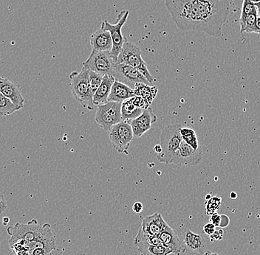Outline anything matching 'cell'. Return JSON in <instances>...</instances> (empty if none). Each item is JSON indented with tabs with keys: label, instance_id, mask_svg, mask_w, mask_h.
<instances>
[{
	"label": "cell",
	"instance_id": "cell-16",
	"mask_svg": "<svg viewBox=\"0 0 260 255\" xmlns=\"http://www.w3.org/2000/svg\"><path fill=\"white\" fill-rule=\"evenodd\" d=\"M90 45L92 50L97 51H111L113 48L111 35L108 30H105L103 26L91 35Z\"/></svg>",
	"mask_w": 260,
	"mask_h": 255
},
{
	"label": "cell",
	"instance_id": "cell-38",
	"mask_svg": "<svg viewBox=\"0 0 260 255\" xmlns=\"http://www.w3.org/2000/svg\"><path fill=\"white\" fill-rule=\"evenodd\" d=\"M154 152H157V154H159V153L161 152V148H160V144H158L154 146Z\"/></svg>",
	"mask_w": 260,
	"mask_h": 255
},
{
	"label": "cell",
	"instance_id": "cell-4",
	"mask_svg": "<svg viewBox=\"0 0 260 255\" xmlns=\"http://www.w3.org/2000/svg\"><path fill=\"white\" fill-rule=\"evenodd\" d=\"M69 78L71 92L76 101L84 108L93 110V95L89 87V70L82 67L80 72H71Z\"/></svg>",
	"mask_w": 260,
	"mask_h": 255
},
{
	"label": "cell",
	"instance_id": "cell-28",
	"mask_svg": "<svg viewBox=\"0 0 260 255\" xmlns=\"http://www.w3.org/2000/svg\"><path fill=\"white\" fill-rule=\"evenodd\" d=\"M133 103L138 107V108H142L143 110H145L146 108H149L150 104L148 103L146 100L143 99L142 97H138V96H135V97H132Z\"/></svg>",
	"mask_w": 260,
	"mask_h": 255
},
{
	"label": "cell",
	"instance_id": "cell-32",
	"mask_svg": "<svg viewBox=\"0 0 260 255\" xmlns=\"http://www.w3.org/2000/svg\"><path fill=\"white\" fill-rule=\"evenodd\" d=\"M50 253L43 248H36L30 251V255H49Z\"/></svg>",
	"mask_w": 260,
	"mask_h": 255
},
{
	"label": "cell",
	"instance_id": "cell-29",
	"mask_svg": "<svg viewBox=\"0 0 260 255\" xmlns=\"http://www.w3.org/2000/svg\"><path fill=\"white\" fill-rule=\"evenodd\" d=\"M210 240L211 242L219 241L223 238V230L219 229L218 230H215L212 235H210Z\"/></svg>",
	"mask_w": 260,
	"mask_h": 255
},
{
	"label": "cell",
	"instance_id": "cell-42",
	"mask_svg": "<svg viewBox=\"0 0 260 255\" xmlns=\"http://www.w3.org/2000/svg\"><path fill=\"white\" fill-rule=\"evenodd\" d=\"M203 255H220L219 254H217V253H213L210 252V251H206V252H205L204 254Z\"/></svg>",
	"mask_w": 260,
	"mask_h": 255
},
{
	"label": "cell",
	"instance_id": "cell-19",
	"mask_svg": "<svg viewBox=\"0 0 260 255\" xmlns=\"http://www.w3.org/2000/svg\"><path fill=\"white\" fill-rule=\"evenodd\" d=\"M114 81H115V78L113 76H107V75L104 76L102 84L93 95L94 105H102L108 102V97Z\"/></svg>",
	"mask_w": 260,
	"mask_h": 255
},
{
	"label": "cell",
	"instance_id": "cell-20",
	"mask_svg": "<svg viewBox=\"0 0 260 255\" xmlns=\"http://www.w3.org/2000/svg\"><path fill=\"white\" fill-rule=\"evenodd\" d=\"M134 246L141 255H170V249L164 246H155L149 244L144 240L135 238Z\"/></svg>",
	"mask_w": 260,
	"mask_h": 255
},
{
	"label": "cell",
	"instance_id": "cell-27",
	"mask_svg": "<svg viewBox=\"0 0 260 255\" xmlns=\"http://www.w3.org/2000/svg\"><path fill=\"white\" fill-rule=\"evenodd\" d=\"M254 11H256V8L254 3H252L251 0H243L240 22H243L247 16L251 14V13L254 12Z\"/></svg>",
	"mask_w": 260,
	"mask_h": 255
},
{
	"label": "cell",
	"instance_id": "cell-22",
	"mask_svg": "<svg viewBox=\"0 0 260 255\" xmlns=\"http://www.w3.org/2000/svg\"><path fill=\"white\" fill-rule=\"evenodd\" d=\"M134 92L136 96L142 97L151 104L157 95V89L154 86L150 87V85L145 84H138L134 89Z\"/></svg>",
	"mask_w": 260,
	"mask_h": 255
},
{
	"label": "cell",
	"instance_id": "cell-11",
	"mask_svg": "<svg viewBox=\"0 0 260 255\" xmlns=\"http://www.w3.org/2000/svg\"><path fill=\"white\" fill-rule=\"evenodd\" d=\"M202 159L203 149L201 146L196 150L189 144L186 143L184 141H182L171 164L185 166H195L201 162Z\"/></svg>",
	"mask_w": 260,
	"mask_h": 255
},
{
	"label": "cell",
	"instance_id": "cell-37",
	"mask_svg": "<svg viewBox=\"0 0 260 255\" xmlns=\"http://www.w3.org/2000/svg\"><path fill=\"white\" fill-rule=\"evenodd\" d=\"M255 33L260 34V16H258L257 21L256 24V31Z\"/></svg>",
	"mask_w": 260,
	"mask_h": 255
},
{
	"label": "cell",
	"instance_id": "cell-5",
	"mask_svg": "<svg viewBox=\"0 0 260 255\" xmlns=\"http://www.w3.org/2000/svg\"><path fill=\"white\" fill-rule=\"evenodd\" d=\"M117 64L129 65L139 71L144 75L148 82L152 85L155 79L149 71L148 70L147 65L142 58V52L141 49L134 44L130 43L126 41L117 60Z\"/></svg>",
	"mask_w": 260,
	"mask_h": 255
},
{
	"label": "cell",
	"instance_id": "cell-6",
	"mask_svg": "<svg viewBox=\"0 0 260 255\" xmlns=\"http://www.w3.org/2000/svg\"><path fill=\"white\" fill-rule=\"evenodd\" d=\"M129 15V11L125 10V11H121L118 14L116 19V23L110 24L107 20L104 21L102 23V26H103L104 28L108 30L111 35L113 48L110 51V55L115 64L117 63V60L121 53L122 48H123L125 42H126V37H123L122 34V27L126 24Z\"/></svg>",
	"mask_w": 260,
	"mask_h": 255
},
{
	"label": "cell",
	"instance_id": "cell-14",
	"mask_svg": "<svg viewBox=\"0 0 260 255\" xmlns=\"http://www.w3.org/2000/svg\"><path fill=\"white\" fill-rule=\"evenodd\" d=\"M159 237L164 246L170 249L172 254L180 255L186 252V247L184 243L180 239L176 232L171 228L170 226L160 232Z\"/></svg>",
	"mask_w": 260,
	"mask_h": 255
},
{
	"label": "cell",
	"instance_id": "cell-1",
	"mask_svg": "<svg viewBox=\"0 0 260 255\" xmlns=\"http://www.w3.org/2000/svg\"><path fill=\"white\" fill-rule=\"evenodd\" d=\"M165 6L180 30L213 37L222 35L230 13L229 0H165Z\"/></svg>",
	"mask_w": 260,
	"mask_h": 255
},
{
	"label": "cell",
	"instance_id": "cell-23",
	"mask_svg": "<svg viewBox=\"0 0 260 255\" xmlns=\"http://www.w3.org/2000/svg\"><path fill=\"white\" fill-rule=\"evenodd\" d=\"M180 134H181L183 141L189 144L193 149L197 150L201 147L199 142H198L196 132L194 130L190 128H180Z\"/></svg>",
	"mask_w": 260,
	"mask_h": 255
},
{
	"label": "cell",
	"instance_id": "cell-13",
	"mask_svg": "<svg viewBox=\"0 0 260 255\" xmlns=\"http://www.w3.org/2000/svg\"><path fill=\"white\" fill-rule=\"evenodd\" d=\"M0 93L6 96L19 110L24 108V99L18 83L0 76Z\"/></svg>",
	"mask_w": 260,
	"mask_h": 255
},
{
	"label": "cell",
	"instance_id": "cell-40",
	"mask_svg": "<svg viewBox=\"0 0 260 255\" xmlns=\"http://www.w3.org/2000/svg\"><path fill=\"white\" fill-rule=\"evenodd\" d=\"M230 197L232 199H236L237 197V193H235V192H232L230 194Z\"/></svg>",
	"mask_w": 260,
	"mask_h": 255
},
{
	"label": "cell",
	"instance_id": "cell-35",
	"mask_svg": "<svg viewBox=\"0 0 260 255\" xmlns=\"http://www.w3.org/2000/svg\"><path fill=\"white\" fill-rule=\"evenodd\" d=\"M14 254L16 255H30V251H28L27 248L23 247L21 248L20 250L15 251Z\"/></svg>",
	"mask_w": 260,
	"mask_h": 255
},
{
	"label": "cell",
	"instance_id": "cell-34",
	"mask_svg": "<svg viewBox=\"0 0 260 255\" xmlns=\"http://www.w3.org/2000/svg\"><path fill=\"white\" fill-rule=\"evenodd\" d=\"M144 209L143 204L141 202H136L133 206V209L136 213H141Z\"/></svg>",
	"mask_w": 260,
	"mask_h": 255
},
{
	"label": "cell",
	"instance_id": "cell-18",
	"mask_svg": "<svg viewBox=\"0 0 260 255\" xmlns=\"http://www.w3.org/2000/svg\"><path fill=\"white\" fill-rule=\"evenodd\" d=\"M135 96L136 94L133 89L119 81L115 80L108 97V102L113 101L122 103V102L132 98Z\"/></svg>",
	"mask_w": 260,
	"mask_h": 255
},
{
	"label": "cell",
	"instance_id": "cell-24",
	"mask_svg": "<svg viewBox=\"0 0 260 255\" xmlns=\"http://www.w3.org/2000/svg\"><path fill=\"white\" fill-rule=\"evenodd\" d=\"M19 110L9 99L0 93V117L9 116Z\"/></svg>",
	"mask_w": 260,
	"mask_h": 255
},
{
	"label": "cell",
	"instance_id": "cell-26",
	"mask_svg": "<svg viewBox=\"0 0 260 255\" xmlns=\"http://www.w3.org/2000/svg\"><path fill=\"white\" fill-rule=\"evenodd\" d=\"M104 75L99 74V73L89 71V87L92 91V95L96 92L98 88L102 84V80L104 79Z\"/></svg>",
	"mask_w": 260,
	"mask_h": 255
},
{
	"label": "cell",
	"instance_id": "cell-36",
	"mask_svg": "<svg viewBox=\"0 0 260 255\" xmlns=\"http://www.w3.org/2000/svg\"><path fill=\"white\" fill-rule=\"evenodd\" d=\"M229 217H228L227 215H222V222H221L220 227H227L229 224Z\"/></svg>",
	"mask_w": 260,
	"mask_h": 255
},
{
	"label": "cell",
	"instance_id": "cell-15",
	"mask_svg": "<svg viewBox=\"0 0 260 255\" xmlns=\"http://www.w3.org/2000/svg\"><path fill=\"white\" fill-rule=\"evenodd\" d=\"M168 227V224L164 220L161 214L156 212L152 215L146 216L143 219L141 230L146 235L156 236L160 235V232Z\"/></svg>",
	"mask_w": 260,
	"mask_h": 255
},
{
	"label": "cell",
	"instance_id": "cell-21",
	"mask_svg": "<svg viewBox=\"0 0 260 255\" xmlns=\"http://www.w3.org/2000/svg\"><path fill=\"white\" fill-rule=\"evenodd\" d=\"M144 110L138 108L133 103L132 98L127 99L122 102L121 103V116L123 121L129 123L131 120L136 119L143 113Z\"/></svg>",
	"mask_w": 260,
	"mask_h": 255
},
{
	"label": "cell",
	"instance_id": "cell-7",
	"mask_svg": "<svg viewBox=\"0 0 260 255\" xmlns=\"http://www.w3.org/2000/svg\"><path fill=\"white\" fill-rule=\"evenodd\" d=\"M95 122L102 129L110 131L112 127L122 121L121 103L110 101L98 105Z\"/></svg>",
	"mask_w": 260,
	"mask_h": 255
},
{
	"label": "cell",
	"instance_id": "cell-41",
	"mask_svg": "<svg viewBox=\"0 0 260 255\" xmlns=\"http://www.w3.org/2000/svg\"><path fill=\"white\" fill-rule=\"evenodd\" d=\"M9 221V218H8V217H4V218H3V224H4V225L8 224Z\"/></svg>",
	"mask_w": 260,
	"mask_h": 255
},
{
	"label": "cell",
	"instance_id": "cell-12",
	"mask_svg": "<svg viewBox=\"0 0 260 255\" xmlns=\"http://www.w3.org/2000/svg\"><path fill=\"white\" fill-rule=\"evenodd\" d=\"M156 121L157 116L154 115L152 108L150 107L146 108L139 117L129 122L134 137H141L144 135Z\"/></svg>",
	"mask_w": 260,
	"mask_h": 255
},
{
	"label": "cell",
	"instance_id": "cell-9",
	"mask_svg": "<svg viewBox=\"0 0 260 255\" xmlns=\"http://www.w3.org/2000/svg\"><path fill=\"white\" fill-rule=\"evenodd\" d=\"M109 132V137L114 149L118 152L127 154L130 144L134 139L129 123L122 120L121 123L113 126Z\"/></svg>",
	"mask_w": 260,
	"mask_h": 255
},
{
	"label": "cell",
	"instance_id": "cell-43",
	"mask_svg": "<svg viewBox=\"0 0 260 255\" xmlns=\"http://www.w3.org/2000/svg\"><path fill=\"white\" fill-rule=\"evenodd\" d=\"M211 198V195H206V199L207 200H209V199H210Z\"/></svg>",
	"mask_w": 260,
	"mask_h": 255
},
{
	"label": "cell",
	"instance_id": "cell-8",
	"mask_svg": "<svg viewBox=\"0 0 260 255\" xmlns=\"http://www.w3.org/2000/svg\"><path fill=\"white\" fill-rule=\"evenodd\" d=\"M83 68L99 74L113 76L115 63L109 51H97L92 50L90 55L83 62Z\"/></svg>",
	"mask_w": 260,
	"mask_h": 255
},
{
	"label": "cell",
	"instance_id": "cell-44",
	"mask_svg": "<svg viewBox=\"0 0 260 255\" xmlns=\"http://www.w3.org/2000/svg\"><path fill=\"white\" fill-rule=\"evenodd\" d=\"M251 1L252 2V3H259L260 0H251Z\"/></svg>",
	"mask_w": 260,
	"mask_h": 255
},
{
	"label": "cell",
	"instance_id": "cell-2",
	"mask_svg": "<svg viewBox=\"0 0 260 255\" xmlns=\"http://www.w3.org/2000/svg\"><path fill=\"white\" fill-rule=\"evenodd\" d=\"M51 230L49 224H41L36 219L29 222L27 224L17 223L15 225L10 226L7 232L11 238L9 245L19 243L25 246L27 243L34 240L40 239L47 232Z\"/></svg>",
	"mask_w": 260,
	"mask_h": 255
},
{
	"label": "cell",
	"instance_id": "cell-33",
	"mask_svg": "<svg viewBox=\"0 0 260 255\" xmlns=\"http://www.w3.org/2000/svg\"><path fill=\"white\" fill-rule=\"evenodd\" d=\"M7 209V204L6 200L2 195H0V214H3Z\"/></svg>",
	"mask_w": 260,
	"mask_h": 255
},
{
	"label": "cell",
	"instance_id": "cell-3",
	"mask_svg": "<svg viewBox=\"0 0 260 255\" xmlns=\"http://www.w3.org/2000/svg\"><path fill=\"white\" fill-rule=\"evenodd\" d=\"M180 125H169L162 129L160 136L161 152L157 154V160L160 163L171 164L181 143Z\"/></svg>",
	"mask_w": 260,
	"mask_h": 255
},
{
	"label": "cell",
	"instance_id": "cell-25",
	"mask_svg": "<svg viewBox=\"0 0 260 255\" xmlns=\"http://www.w3.org/2000/svg\"><path fill=\"white\" fill-rule=\"evenodd\" d=\"M221 204H222V199H221V197H218V196L211 197L206 202V214L208 215L211 216L212 214L217 212L221 207Z\"/></svg>",
	"mask_w": 260,
	"mask_h": 255
},
{
	"label": "cell",
	"instance_id": "cell-31",
	"mask_svg": "<svg viewBox=\"0 0 260 255\" xmlns=\"http://www.w3.org/2000/svg\"><path fill=\"white\" fill-rule=\"evenodd\" d=\"M215 230V226L211 223L206 224V225L203 227V232H204L205 234H206V235H209V236L212 235Z\"/></svg>",
	"mask_w": 260,
	"mask_h": 255
},
{
	"label": "cell",
	"instance_id": "cell-10",
	"mask_svg": "<svg viewBox=\"0 0 260 255\" xmlns=\"http://www.w3.org/2000/svg\"><path fill=\"white\" fill-rule=\"evenodd\" d=\"M113 77L115 78V80L125 84L133 90L138 84L151 85L144 75L135 68L124 64H115Z\"/></svg>",
	"mask_w": 260,
	"mask_h": 255
},
{
	"label": "cell",
	"instance_id": "cell-30",
	"mask_svg": "<svg viewBox=\"0 0 260 255\" xmlns=\"http://www.w3.org/2000/svg\"><path fill=\"white\" fill-rule=\"evenodd\" d=\"M210 222L216 227H220L221 222H222V215H219L217 212L212 214L210 217Z\"/></svg>",
	"mask_w": 260,
	"mask_h": 255
},
{
	"label": "cell",
	"instance_id": "cell-17",
	"mask_svg": "<svg viewBox=\"0 0 260 255\" xmlns=\"http://www.w3.org/2000/svg\"><path fill=\"white\" fill-rule=\"evenodd\" d=\"M182 235H183V243H184L186 248L202 255L204 254L206 251V240L202 235L194 233L188 229L183 230Z\"/></svg>",
	"mask_w": 260,
	"mask_h": 255
},
{
	"label": "cell",
	"instance_id": "cell-39",
	"mask_svg": "<svg viewBox=\"0 0 260 255\" xmlns=\"http://www.w3.org/2000/svg\"><path fill=\"white\" fill-rule=\"evenodd\" d=\"M254 4L256 8V11H257L258 16H260V2L259 3H254Z\"/></svg>",
	"mask_w": 260,
	"mask_h": 255
}]
</instances>
